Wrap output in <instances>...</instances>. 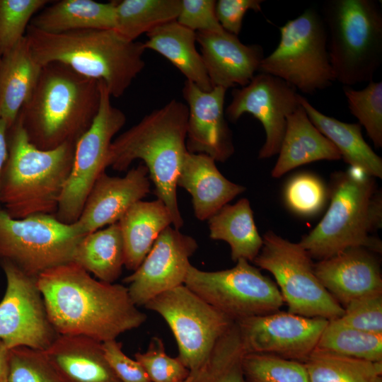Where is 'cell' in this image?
Masks as SVG:
<instances>
[{"instance_id": "obj_1", "label": "cell", "mask_w": 382, "mask_h": 382, "mask_svg": "<svg viewBox=\"0 0 382 382\" xmlns=\"http://www.w3.org/2000/svg\"><path fill=\"white\" fill-rule=\"evenodd\" d=\"M37 284L58 335L104 342L140 327L147 318L127 286L96 279L74 262L41 273Z\"/></svg>"}, {"instance_id": "obj_2", "label": "cell", "mask_w": 382, "mask_h": 382, "mask_svg": "<svg viewBox=\"0 0 382 382\" xmlns=\"http://www.w3.org/2000/svg\"><path fill=\"white\" fill-rule=\"evenodd\" d=\"M187 118V105L171 100L114 139L107 159V168L117 171L127 170L135 160L144 162L154 185V193L166 206L176 229L183 225L177 181L188 151Z\"/></svg>"}, {"instance_id": "obj_3", "label": "cell", "mask_w": 382, "mask_h": 382, "mask_svg": "<svg viewBox=\"0 0 382 382\" xmlns=\"http://www.w3.org/2000/svg\"><path fill=\"white\" fill-rule=\"evenodd\" d=\"M100 101V81L52 62L42 66L18 117L30 142L50 150L76 144L92 125Z\"/></svg>"}, {"instance_id": "obj_4", "label": "cell", "mask_w": 382, "mask_h": 382, "mask_svg": "<svg viewBox=\"0 0 382 382\" xmlns=\"http://www.w3.org/2000/svg\"><path fill=\"white\" fill-rule=\"evenodd\" d=\"M25 37L42 66L52 62L65 64L103 81L114 98L122 96L145 66L143 42L126 40L114 29L52 34L29 25Z\"/></svg>"}, {"instance_id": "obj_5", "label": "cell", "mask_w": 382, "mask_h": 382, "mask_svg": "<svg viewBox=\"0 0 382 382\" xmlns=\"http://www.w3.org/2000/svg\"><path fill=\"white\" fill-rule=\"evenodd\" d=\"M0 202L11 217L54 214L71 170L75 144L42 150L28 140L19 117L8 129Z\"/></svg>"}, {"instance_id": "obj_6", "label": "cell", "mask_w": 382, "mask_h": 382, "mask_svg": "<svg viewBox=\"0 0 382 382\" xmlns=\"http://www.w3.org/2000/svg\"><path fill=\"white\" fill-rule=\"evenodd\" d=\"M330 204L322 220L299 244L311 258H329L352 247L381 253L374 233L382 226V195L375 178L349 167L334 175Z\"/></svg>"}, {"instance_id": "obj_7", "label": "cell", "mask_w": 382, "mask_h": 382, "mask_svg": "<svg viewBox=\"0 0 382 382\" xmlns=\"http://www.w3.org/2000/svg\"><path fill=\"white\" fill-rule=\"evenodd\" d=\"M335 81L345 86L373 81L382 62V13L373 0H329L323 14Z\"/></svg>"}, {"instance_id": "obj_8", "label": "cell", "mask_w": 382, "mask_h": 382, "mask_svg": "<svg viewBox=\"0 0 382 382\" xmlns=\"http://www.w3.org/2000/svg\"><path fill=\"white\" fill-rule=\"evenodd\" d=\"M279 29L277 47L263 58L258 71L278 77L307 94L330 87L335 80L322 16L308 8Z\"/></svg>"}, {"instance_id": "obj_9", "label": "cell", "mask_w": 382, "mask_h": 382, "mask_svg": "<svg viewBox=\"0 0 382 382\" xmlns=\"http://www.w3.org/2000/svg\"><path fill=\"white\" fill-rule=\"evenodd\" d=\"M262 241V248L253 262L273 275L288 312L328 320L343 315V307L319 281L312 258L299 243H292L272 231L264 234Z\"/></svg>"}, {"instance_id": "obj_10", "label": "cell", "mask_w": 382, "mask_h": 382, "mask_svg": "<svg viewBox=\"0 0 382 382\" xmlns=\"http://www.w3.org/2000/svg\"><path fill=\"white\" fill-rule=\"evenodd\" d=\"M83 236L74 224L54 214L14 219L0 210V262H9L30 277L71 262Z\"/></svg>"}, {"instance_id": "obj_11", "label": "cell", "mask_w": 382, "mask_h": 382, "mask_svg": "<svg viewBox=\"0 0 382 382\" xmlns=\"http://www.w3.org/2000/svg\"><path fill=\"white\" fill-rule=\"evenodd\" d=\"M231 268L204 271L190 265L184 284L233 321L279 311L277 284L245 259Z\"/></svg>"}, {"instance_id": "obj_12", "label": "cell", "mask_w": 382, "mask_h": 382, "mask_svg": "<svg viewBox=\"0 0 382 382\" xmlns=\"http://www.w3.org/2000/svg\"><path fill=\"white\" fill-rule=\"evenodd\" d=\"M144 307L166 322L178 345V357L190 374L202 366L218 340L234 323L185 284L158 294Z\"/></svg>"}, {"instance_id": "obj_13", "label": "cell", "mask_w": 382, "mask_h": 382, "mask_svg": "<svg viewBox=\"0 0 382 382\" xmlns=\"http://www.w3.org/2000/svg\"><path fill=\"white\" fill-rule=\"evenodd\" d=\"M100 101L88 129L75 144L71 172L60 197L55 217L71 224L77 221L86 199L98 178L107 168L114 137L126 122L125 114L112 105L105 84L100 81Z\"/></svg>"}, {"instance_id": "obj_14", "label": "cell", "mask_w": 382, "mask_h": 382, "mask_svg": "<svg viewBox=\"0 0 382 382\" xmlns=\"http://www.w3.org/2000/svg\"><path fill=\"white\" fill-rule=\"evenodd\" d=\"M6 286L0 301V340L8 349L45 350L58 336L48 318L37 278L1 261Z\"/></svg>"}, {"instance_id": "obj_15", "label": "cell", "mask_w": 382, "mask_h": 382, "mask_svg": "<svg viewBox=\"0 0 382 382\" xmlns=\"http://www.w3.org/2000/svg\"><path fill=\"white\" fill-rule=\"evenodd\" d=\"M232 100L225 115L233 122L249 113L262 125L265 141L258 158H270L279 153L284 135L286 117L301 104L296 89L282 79L260 73L248 84L232 92Z\"/></svg>"}, {"instance_id": "obj_16", "label": "cell", "mask_w": 382, "mask_h": 382, "mask_svg": "<svg viewBox=\"0 0 382 382\" xmlns=\"http://www.w3.org/2000/svg\"><path fill=\"white\" fill-rule=\"evenodd\" d=\"M245 353L304 362L316 349L328 320L276 311L236 322Z\"/></svg>"}, {"instance_id": "obj_17", "label": "cell", "mask_w": 382, "mask_h": 382, "mask_svg": "<svg viewBox=\"0 0 382 382\" xmlns=\"http://www.w3.org/2000/svg\"><path fill=\"white\" fill-rule=\"evenodd\" d=\"M198 248L197 241L168 226L158 236L141 265L123 282L128 284L134 303L144 306L151 299L184 284L190 257Z\"/></svg>"}, {"instance_id": "obj_18", "label": "cell", "mask_w": 382, "mask_h": 382, "mask_svg": "<svg viewBox=\"0 0 382 382\" xmlns=\"http://www.w3.org/2000/svg\"><path fill=\"white\" fill-rule=\"evenodd\" d=\"M226 91L219 86L204 91L187 80L183 89L188 108L187 151L206 154L222 163L234 152L231 131L225 119Z\"/></svg>"}, {"instance_id": "obj_19", "label": "cell", "mask_w": 382, "mask_h": 382, "mask_svg": "<svg viewBox=\"0 0 382 382\" xmlns=\"http://www.w3.org/2000/svg\"><path fill=\"white\" fill-rule=\"evenodd\" d=\"M148 169L141 163L123 177L103 172L96 180L74 223L82 236L117 223L135 203L150 192Z\"/></svg>"}, {"instance_id": "obj_20", "label": "cell", "mask_w": 382, "mask_h": 382, "mask_svg": "<svg viewBox=\"0 0 382 382\" xmlns=\"http://www.w3.org/2000/svg\"><path fill=\"white\" fill-rule=\"evenodd\" d=\"M373 253L352 247L313 264L316 277L343 308L361 297L382 293L381 267Z\"/></svg>"}, {"instance_id": "obj_21", "label": "cell", "mask_w": 382, "mask_h": 382, "mask_svg": "<svg viewBox=\"0 0 382 382\" xmlns=\"http://www.w3.org/2000/svg\"><path fill=\"white\" fill-rule=\"evenodd\" d=\"M196 36L213 87H243L259 70L264 58L260 45H245L238 36L225 30L196 32Z\"/></svg>"}, {"instance_id": "obj_22", "label": "cell", "mask_w": 382, "mask_h": 382, "mask_svg": "<svg viewBox=\"0 0 382 382\" xmlns=\"http://www.w3.org/2000/svg\"><path fill=\"white\" fill-rule=\"evenodd\" d=\"M42 352L61 382H120L91 338L58 335Z\"/></svg>"}, {"instance_id": "obj_23", "label": "cell", "mask_w": 382, "mask_h": 382, "mask_svg": "<svg viewBox=\"0 0 382 382\" xmlns=\"http://www.w3.org/2000/svg\"><path fill=\"white\" fill-rule=\"evenodd\" d=\"M177 185L192 196L195 215L200 221L210 219L245 190L243 185L226 178L212 158L189 151L185 155Z\"/></svg>"}, {"instance_id": "obj_24", "label": "cell", "mask_w": 382, "mask_h": 382, "mask_svg": "<svg viewBox=\"0 0 382 382\" xmlns=\"http://www.w3.org/2000/svg\"><path fill=\"white\" fill-rule=\"evenodd\" d=\"M278 154L271 173L276 178L304 164L341 158L337 149L311 122L301 105L286 117V129Z\"/></svg>"}, {"instance_id": "obj_25", "label": "cell", "mask_w": 382, "mask_h": 382, "mask_svg": "<svg viewBox=\"0 0 382 382\" xmlns=\"http://www.w3.org/2000/svg\"><path fill=\"white\" fill-rule=\"evenodd\" d=\"M42 66L25 36L0 59V118L13 125L33 93Z\"/></svg>"}, {"instance_id": "obj_26", "label": "cell", "mask_w": 382, "mask_h": 382, "mask_svg": "<svg viewBox=\"0 0 382 382\" xmlns=\"http://www.w3.org/2000/svg\"><path fill=\"white\" fill-rule=\"evenodd\" d=\"M125 248V267L134 271L151 249L160 233L172 224L165 204L139 201L118 221Z\"/></svg>"}, {"instance_id": "obj_27", "label": "cell", "mask_w": 382, "mask_h": 382, "mask_svg": "<svg viewBox=\"0 0 382 382\" xmlns=\"http://www.w3.org/2000/svg\"><path fill=\"white\" fill-rule=\"evenodd\" d=\"M144 44L170 61L185 77L204 91L213 88L201 54L197 51L196 32L176 21L161 25L148 33Z\"/></svg>"}, {"instance_id": "obj_28", "label": "cell", "mask_w": 382, "mask_h": 382, "mask_svg": "<svg viewBox=\"0 0 382 382\" xmlns=\"http://www.w3.org/2000/svg\"><path fill=\"white\" fill-rule=\"evenodd\" d=\"M116 1L61 0L44 7L31 20L36 29L52 34L80 30H109L115 25Z\"/></svg>"}, {"instance_id": "obj_29", "label": "cell", "mask_w": 382, "mask_h": 382, "mask_svg": "<svg viewBox=\"0 0 382 382\" xmlns=\"http://www.w3.org/2000/svg\"><path fill=\"white\" fill-rule=\"evenodd\" d=\"M299 102L311 122L335 145L347 163L382 178V159L364 139L359 123H347L328 116L301 95Z\"/></svg>"}, {"instance_id": "obj_30", "label": "cell", "mask_w": 382, "mask_h": 382, "mask_svg": "<svg viewBox=\"0 0 382 382\" xmlns=\"http://www.w3.org/2000/svg\"><path fill=\"white\" fill-rule=\"evenodd\" d=\"M209 237L226 242L234 262L245 259L253 262L262 244L256 227L250 202L246 198L226 204L208 219Z\"/></svg>"}, {"instance_id": "obj_31", "label": "cell", "mask_w": 382, "mask_h": 382, "mask_svg": "<svg viewBox=\"0 0 382 382\" xmlns=\"http://www.w3.org/2000/svg\"><path fill=\"white\" fill-rule=\"evenodd\" d=\"M99 280L114 283L125 266V248L118 222L84 235L72 261Z\"/></svg>"}, {"instance_id": "obj_32", "label": "cell", "mask_w": 382, "mask_h": 382, "mask_svg": "<svg viewBox=\"0 0 382 382\" xmlns=\"http://www.w3.org/2000/svg\"><path fill=\"white\" fill-rule=\"evenodd\" d=\"M181 0L116 1L114 30L123 39L136 41L144 33L176 21Z\"/></svg>"}, {"instance_id": "obj_33", "label": "cell", "mask_w": 382, "mask_h": 382, "mask_svg": "<svg viewBox=\"0 0 382 382\" xmlns=\"http://www.w3.org/2000/svg\"><path fill=\"white\" fill-rule=\"evenodd\" d=\"M309 382H371L382 361H369L315 349L303 362Z\"/></svg>"}, {"instance_id": "obj_34", "label": "cell", "mask_w": 382, "mask_h": 382, "mask_svg": "<svg viewBox=\"0 0 382 382\" xmlns=\"http://www.w3.org/2000/svg\"><path fill=\"white\" fill-rule=\"evenodd\" d=\"M245 354L234 322L218 340L202 366L190 374V382H246L242 359Z\"/></svg>"}, {"instance_id": "obj_35", "label": "cell", "mask_w": 382, "mask_h": 382, "mask_svg": "<svg viewBox=\"0 0 382 382\" xmlns=\"http://www.w3.org/2000/svg\"><path fill=\"white\" fill-rule=\"evenodd\" d=\"M316 349L369 361H382V334L354 328L336 318L328 320Z\"/></svg>"}, {"instance_id": "obj_36", "label": "cell", "mask_w": 382, "mask_h": 382, "mask_svg": "<svg viewBox=\"0 0 382 382\" xmlns=\"http://www.w3.org/2000/svg\"><path fill=\"white\" fill-rule=\"evenodd\" d=\"M242 368L246 382H309L303 362L262 353H245Z\"/></svg>"}, {"instance_id": "obj_37", "label": "cell", "mask_w": 382, "mask_h": 382, "mask_svg": "<svg viewBox=\"0 0 382 382\" xmlns=\"http://www.w3.org/2000/svg\"><path fill=\"white\" fill-rule=\"evenodd\" d=\"M350 112L358 119L375 147L382 146V82L371 81L361 90L343 87Z\"/></svg>"}, {"instance_id": "obj_38", "label": "cell", "mask_w": 382, "mask_h": 382, "mask_svg": "<svg viewBox=\"0 0 382 382\" xmlns=\"http://www.w3.org/2000/svg\"><path fill=\"white\" fill-rule=\"evenodd\" d=\"M49 2L47 0H0V57L25 36L33 18Z\"/></svg>"}, {"instance_id": "obj_39", "label": "cell", "mask_w": 382, "mask_h": 382, "mask_svg": "<svg viewBox=\"0 0 382 382\" xmlns=\"http://www.w3.org/2000/svg\"><path fill=\"white\" fill-rule=\"evenodd\" d=\"M327 195L323 181L307 173L291 178L284 191V201L289 209L302 216H312L320 212Z\"/></svg>"}, {"instance_id": "obj_40", "label": "cell", "mask_w": 382, "mask_h": 382, "mask_svg": "<svg viewBox=\"0 0 382 382\" xmlns=\"http://www.w3.org/2000/svg\"><path fill=\"white\" fill-rule=\"evenodd\" d=\"M7 382H61L42 351L18 347L8 349Z\"/></svg>"}, {"instance_id": "obj_41", "label": "cell", "mask_w": 382, "mask_h": 382, "mask_svg": "<svg viewBox=\"0 0 382 382\" xmlns=\"http://www.w3.org/2000/svg\"><path fill=\"white\" fill-rule=\"evenodd\" d=\"M135 359L146 371L151 382H183L190 375V370L177 357L167 354L163 340L151 338L145 352H137Z\"/></svg>"}, {"instance_id": "obj_42", "label": "cell", "mask_w": 382, "mask_h": 382, "mask_svg": "<svg viewBox=\"0 0 382 382\" xmlns=\"http://www.w3.org/2000/svg\"><path fill=\"white\" fill-rule=\"evenodd\" d=\"M339 318L354 328L382 334V293L353 301L344 308V313Z\"/></svg>"}, {"instance_id": "obj_43", "label": "cell", "mask_w": 382, "mask_h": 382, "mask_svg": "<svg viewBox=\"0 0 382 382\" xmlns=\"http://www.w3.org/2000/svg\"><path fill=\"white\" fill-rule=\"evenodd\" d=\"M215 6L214 0H181L176 21L195 32H221Z\"/></svg>"}, {"instance_id": "obj_44", "label": "cell", "mask_w": 382, "mask_h": 382, "mask_svg": "<svg viewBox=\"0 0 382 382\" xmlns=\"http://www.w3.org/2000/svg\"><path fill=\"white\" fill-rule=\"evenodd\" d=\"M107 362L120 382H151L141 364L129 357L116 340L102 342Z\"/></svg>"}, {"instance_id": "obj_45", "label": "cell", "mask_w": 382, "mask_h": 382, "mask_svg": "<svg viewBox=\"0 0 382 382\" xmlns=\"http://www.w3.org/2000/svg\"><path fill=\"white\" fill-rule=\"evenodd\" d=\"M262 0H219L216 1V15L222 28L238 36L243 18L249 10L261 11Z\"/></svg>"}, {"instance_id": "obj_46", "label": "cell", "mask_w": 382, "mask_h": 382, "mask_svg": "<svg viewBox=\"0 0 382 382\" xmlns=\"http://www.w3.org/2000/svg\"><path fill=\"white\" fill-rule=\"evenodd\" d=\"M8 127L7 124L0 118V179L8 157ZM1 209H2V207L0 202V210Z\"/></svg>"}, {"instance_id": "obj_47", "label": "cell", "mask_w": 382, "mask_h": 382, "mask_svg": "<svg viewBox=\"0 0 382 382\" xmlns=\"http://www.w3.org/2000/svg\"><path fill=\"white\" fill-rule=\"evenodd\" d=\"M8 349L0 340V382H7Z\"/></svg>"}, {"instance_id": "obj_48", "label": "cell", "mask_w": 382, "mask_h": 382, "mask_svg": "<svg viewBox=\"0 0 382 382\" xmlns=\"http://www.w3.org/2000/svg\"><path fill=\"white\" fill-rule=\"evenodd\" d=\"M371 382H382V375L376 376Z\"/></svg>"}, {"instance_id": "obj_49", "label": "cell", "mask_w": 382, "mask_h": 382, "mask_svg": "<svg viewBox=\"0 0 382 382\" xmlns=\"http://www.w3.org/2000/svg\"><path fill=\"white\" fill-rule=\"evenodd\" d=\"M183 382H190V376Z\"/></svg>"}, {"instance_id": "obj_50", "label": "cell", "mask_w": 382, "mask_h": 382, "mask_svg": "<svg viewBox=\"0 0 382 382\" xmlns=\"http://www.w3.org/2000/svg\"><path fill=\"white\" fill-rule=\"evenodd\" d=\"M0 59H1V57H0Z\"/></svg>"}]
</instances>
